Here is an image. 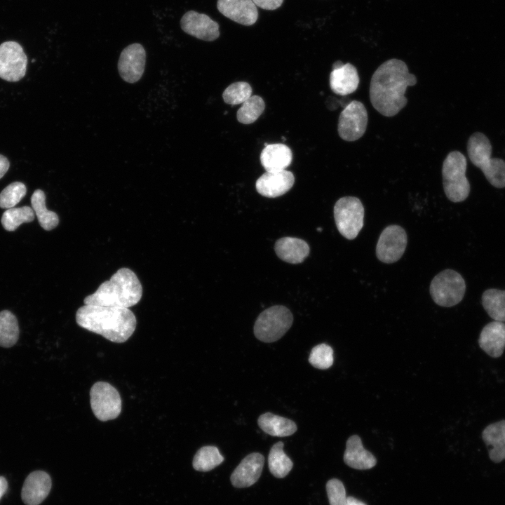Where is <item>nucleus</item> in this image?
<instances>
[{"label":"nucleus","mask_w":505,"mask_h":505,"mask_svg":"<svg viewBox=\"0 0 505 505\" xmlns=\"http://www.w3.org/2000/svg\"><path fill=\"white\" fill-rule=\"evenodd\" d=\"M417 83L415 75L409 72L403 60L393 58L383 62L373 73L370 84V100L382 115L397 114L408 102L405 96L408 86Z\"/></svg>","instance_id":"obj_1"},{"label":"nucleus","mask_w":505,"mask_h":505,"mask_svg":"<svg viewBox=\"0 0 505 505\" xmlns=\"http://www.w3.org/2000/svg\"><path fill=\"white\" fill-rule=\"evenodd\" d=\"M77 324L107 339L122 343L136 328V318L128 308L84 304L76 313Z\"/></svg>","instance_id":"obj_2"},{"label":"nucleus","mask_w":505,"mask_h":505,"mask_svg":"<svg viewBox=\"0 0 505 505\" xmlns=\"http://www.w3.org/2000/svg\"><path fill=\"white\" fill-rule=\"evenodd\" d=\"M142 295V287L137 275L128 268H121L97 290L86 296L84 304L128 308L137 304Z\"/></svg>","instance_id":"obj_3"},{"label":"nucleus","mask_w":505,"mask_h":505,"mask_svg":"<svg viewBox=\"0 0 505 505\" xmlns=\"http://www.w3.org/2000/svg\"><path fill=\"white\" fill-rule=\"evenodd\" d=\"M467 152L471 163L483 171L492 186L505 187V161L499 158L491 159L492 145L484 134L477 132L470 136Z\"/></svg>","instance_id":"obj_4"},{"label":"nucleus","mask_w":505,"mask_h":505,"mask_svg":"<svg viewBox=\"0 0 505 505\" xmlns=\"http://www.w3.org/2000/svg\"><path fill=\"white\" fill-rule=\"evenodd\" d=\"M466 159L458 151L450 152L442 167L443 184L447 198L454 203L467 198L471 187L466 177Z\"/></svg>","instance_id":"obj_5"},{"label":"nucleus","mask_w":505,"mask_h":505,"mask_svg":"<svg viewBox=\"0 0 505 505\" xmlns=\"http://www.w3.org/2000/svg\"><path fill=\"white\" fill-rule=\"evenodd\" d=\"M292 314L284 306H273L263 311L254 325L257 339L265 343L274 342L281 339L290 328Z\"/></svg>","instance_id":"obj_6"},{"label":"nucleus","mask_w":505,"mask_h":505,"mask_svg":"<svg viewBox=\"0 0 505 505\" xmlns=\"http://www.w3.org/2000/svg\"><path fill=\"white\" fill-rule=\"evenodd\" d=\"M466 291V283L460 274L445 269L438 274L430 284V294L438 305L450 307L459 303Z\"/></svg>","instance_id":"obj_7"},{"label":"nucleus","mask_w":505,"mask_h":505,"mask_svg":"<svg viewBox=\"0 0 505 505\" xmlns=\"http://www.w3.org/2000/svg\"><path fill=\"white\" fill-rule=\"evenodd\" d=\"M334 217L341 235L353 240L363 227L364 207L355 196L342 197L335 204Z\"/></svg>","instance_id":"obj_8"},{"label":"nucleus","mask_w":505,"mask_h":505,"mask_svg":"<svg viewBox=\"0 0 505 505\" xmlns=\"http://www.w3.org/2000/svg\"><path fill=\"white\" fill-rule=\"evenodd\" d=\"M92 411L100 421L116 418L121 411V399L118 391L105 382L95 383L90 391Z\"/></svg>","instance_id":"obj_9"},{"label":"nucleus","mask_w":505,"mask_h":505,"mask_svg":"<svg viewBox=\"0 0 505 505\" xmlns=\"http://www.w3.org/2000/svg\"><path fill=\"white\" fill-rule=\"evenodd\" d=\"M368 121L365 105L360 101L352 100L339 114L337 125L339 137L348 142L358 140L366 130Z\"/></svg>","instance_id":"obj_10"},{"label":"nucleus","mask_w":505,"mask_h":505,"mask_svg":"<svg viewBox=\"0 0 505 505\" xmlns=\"http://www.w3.org/2000/svg\"><path fill=\"white\" fill-rule=\"evenodd\" d=\"M27 58L22 46L9 41L0 45V78L16 82L22 79L27 71Z\"/></svg>","instance_id":"obj_11"},{"label":"nucleus","mask_w":505,"mask_h":505,"mask_svg":"<svg viewBox=\"0 0 505 505\" xmlns=\"http://www.w3.org/2000/svg\"><path fill=\"white\" fill-rule=\"evenodd\" d=\"M407 243L408 236L403 227L396 224L387 226L379 237L376 255L384 263L396 262L403 255Z\"/></svg>","instance_id":"obj_12"},{"label":"nucleus","mask_w":505,"mask_h":505,"mask_svg":"<svg viewBox=\"0 0 505 505\" xmlns=\"http://www.w3.org/2000/svg\"><path fill=\"white\" fill-rule=\"evenodd\" d=\"M146 52L144 47L137 43L126 47L121 53L118 70L123 81L133 83L138 81L144 71Z\"/></svg>","instance_id":"obj_13"},{"label":"nucleus","mask_w":505,"mask_h":505,"mask_svg":"<svg viewBox=\"0 0 505 505\" xmlns=\"http://www.w3.org/2000/svg\"><path fill=\"white\" fill-rule=\"evenodd\" d=\"M182 29L187 34L198 39L212 41L220 36V26L204 13L189 11L181 18Z\"/></svg>","instance_id":"obj_14"},{"label":"nucleus","mask_w":505,"mask_h":505,"mask_svg":"<svg viewBox=\"0 0 505 505\" xmlns=\"http://www.w3.org/2000/svg\"><path fill=\"white\" fill-rule=\"evenodd\" d=\"M264 458L258 452H252L244 457L231 475L233 486L248 487L260 478L264 466Z\"/></svg>","instance_id":"obj_15"},{"label":"nucleus","mask_w":505,"mask_h":505,"mask_svg":"<svg viewBox=\"0 0 505 505\" xmlns=\"http://www.w3.org/2000/svg\"><path fill=\"white\" fill-rule=\"evenodd\" d=\"M295 177L286 170L266 172L256 182L257 192L269 198H276L285 194L293 186Z\"/></svg>","instance_id":"obj_16"},{"label":"nucleus","mask_w":505,"mask_h":505,"mask_svg":"<svg viewBox=\"0 0 505 505\" xmlns=\"http://www.w3.org/2000/svg\"><path fill=\"white\" fill-rule=\"evenodd\" d=\"M218 11L230 20L245 26L255 24L258 18L252 0H217Z\"/></svg>","instance_id":"obj_17"},{"label":"nucleus","mask_w":505,"mask_h":505,"mask_svg":"<svg viewBox=\"0 0 505 505\" xmlns=\"http://www.w3.org/2000/svg\"><path fill=\"white\" fill-rule=\"evenodd\" d=\"M51 488V479L45 471H36L25 479L21 492L26 505H39L48 496Z\"/></svg>","instance_id":"obj_18"},{"label":"nucleus","mask_w":505,"mask_h":505,"mask_svg":"<svg viewBox=\"0 0 505 505\" xmlns=\"http://www.w3.org/2000/svg\"><path fill=\"white\" fill-rule=\"evenodd\" d=\"M478 344L491 357L501 356L505 348V323L494 321L485 325L480 334Z\"/></svg>","instance_id":"obj_19"},{"label":"nucleus","mask_w":505,"mask_h":505,"mask_svg":"<svg viewBox=\"0 0 505 505\" xmlns=\"http://www.w3.org/2000/svg\"><path fill=\"white\" fill-rule=\"evenodd\" d=\"M359 81L356 67L349 62L332 67L330 75V88L333 93L339 95H347L355 92Z\"/></svg>","instance_id":"obj_20"},{"label":"nucleus","mask_w":505,"mask_h":505,"mask_svg":"<svg viewBox=\"0 0 505 505\" xmlns=\"http://www.w3.org/2000/svg\"><path fill=\"white\" fill-rule=\"evenodd\" d=\"M343 459L347 466L358 470L370 469L377 464L375 456L363 447L357 435L350 436L346 440Z\"/></svg>","instance_id":"obj_21"},{"label":"nucleus","mask_w":505,"mask_h":505,"mask_svg":"<svg viewBox=\"0 0 505 505\" xmlns=\"http://www.w3.org/2000/svg\"><path fill=\"white\" fill-rule=\"evenodd\" d=\"M292 160L291 149L283 144H271L261 152L260 162L267 172L285 170Z\"/></svg>","instance_id":"obj_22"},{"label":"nucleus","mask_w":505,"mask_h":505,"mask_svg":"<svg viewBox=\"0 0 505 505\" xmlns=\"http://www.w3.org/2000/svg\"><path fill=\"white\" fill-rule=\"evenodd\" d=\"M275 252L282 260L291 263L302 262L309 254V246L306 241L298 238L283 237L275 243Z\"/></svg>","instance_id":"obj_23"},{"label":"nucleus","mask_w":505,"mask_h":505,"mask_svg":"<svg viewBox=\"0 0 505 505\" xmlns=\"http://www.w3.org/2000/svg\"><path fill=\"white\" fill-rule=\"evenodd\" d=\"M482 437L492 462L498 463L505 459V420L488 425L483 430Z\"/></svg>","instance_id":"obj_24"},{"label":"nucleus","mask_w":505,"mask_h":505,"mask_svg":"<svg viewBox=\"0 0 505 505\" xmlns=\"http://www.w3.org/2000/svg\"><path fill=\"white\" fill-rule=\"evenodd\" d=\"M257 424L264 432L277 437L291 436L297 429L296 424L292 420L271 412L261 415L258 417Z\"/></svg>","instance_id":"obj_25"},{"label":"nucleus","mask_w":505,"mask_h":505,"mask_svg":"<svg viewBox=\"0 0 505 505\" xmlns=\"http://www.w3.org/2000/svg\"><path fill=\"white\" fill-rule=\"evenodd\" d=\"M31 204L39 223L43 229L50 231L58 226L59 217L55 212L47 209L46 195L41 189L34 191L31 196Z\"/></svg>","instance_id":"obj_26"},{"label":"nucleus","mask_w":505,"mask_h":505,"mask_svg":"<svg viewBox=\"0 0 505 505\" xmlns=\"http://www.w3.org/2000/svg\"><path fill=\"white\" fill-rule=\"evenodd\" d=\"M482 304L492 319L505 323V290H486L482 295Z\"/></svg>","instance_id":"obj_27"},{"label":"nucleus","mask_w":505,"mask_h":505,"mask_svg":"<svg viewBox=\"0 0 505 505\" xmlns=\"http://www.w3.org/2000/svg\"><path fill=\"white\" fill-rule=\"evenodd\" d=\"M268 464L271 473L278 478L285 477L292 469V460L283 452V442H277L271 447Z\"/></svg>","instance_id":"obj_28"},{"label":"nucleus","mask_w":505,"mask_h":505,"mask_svg":"<svg viewBox=\"0 0 505 505\" xmlns=\"http://www.w3.org/2000/svg\"><path fill=\"white\" fill-rule=\"evenodd\" d=\"M19 337V327L16 317L8 310L0 312V346L11 347Z\"/></svg>","instance_id":"obj_29"},{"label":"nucleus","mask_w":505,"mask_h":505,"mask_svg":"<svg viewBox=\"0 0 505 505\" xmlns=\"http://www.w3.org/2000/svg\"><path fill=\"white\" fill-rule=\"evenodd\" d=\"M224 461L223 456L215 446L207 445L201 447L195 454L192 465L198 471H209L219 466Z\"/></svg>","instance_id":"obj_30"},{"label":"nucleus","mask_w":505,"mask_h":505,"mask_svg":"<svg viewBox=\"0 0 505 505\" xmlns=\"http://www.w3.org/2000/svg\"><path fill=\"white\" fill-rule=\"evenodd\" d=\"M34 213L29 206L11 208L3 213L1 222L6 230L12 231L22 223L32 222L34 219Z\"/></svg>","instance_id":"obj_31"},{"label":"nucleus","mask_w":505,"mask_h":505,"mask_svg":"<svg viewBox=\"0 0 505 505\" xmlns=\"http://www.w3.org/2000/svg\"><path fill=\"white\" fill-rule=\"evenodd\" d=\"M265 108L264 100L258 95H252L243 102L237 112L238 121L243 124L254 123L262 114Z\"/></svg>","instance_id":"obj_32"},{"label":"nucleus","mask_w":505,"mask_h":505,"mask_svg":"<svg viewBox=\"0 0 505 505\" xmlns=\"http://www.w3.org/2000/svg\"><path fill=\"white\" fill-rule=\"evenodd\" d=\"M251 96L252 88L249 83L244 81L230 84L222 94L224 101L231 105L243 103Z\"/></svg>","instance_id":"obj_33"},{"label":"nucleus","mask_w":505,"mask_h":505,"mask_svg":"<svg viewBox=\"0 0 505 505\" xmlns=\"http://www.w3.org/2000/svg\"><path fill=\"white\" fill-rule=\"evenodd\" d=\"M27 188L22 182H14L8 184L0 193V208H13L25 196Z\"/></svg>","instance_id":"obj_34"},{"label":"nucleus","mask_w":505,"mask_h":505,"mask_svg":"<svg viewBox=\"0 0 505 505\" xmlns=\"http://www.w3.org/2000/svg\"><path fill=\"white\" fill-rule=\"evenodd\" d=\"M309 362L316 368L325 370L333 363V350L330 346L322 343L312 348Z\"/></svg>","instance_id":"obj_35"},{"label":"nucleus","mask_w":505,"mask_h":505,"mask_svg":"<svg viewBox=\"0 0 505 505\" xmlns=\"http://www.w3.org/2000/svg\"><path fill=\"white\" fill-rule=\"evenodd\" d=\"M326 492L330 505H347V497L342 482L332 478L326 483Z\"/></svg>","instance_id":"obj_36"},{"label":"nucleus","mask_w":505,"mask_h":505,"mask_svg":"<svg viewBox=\"0 0 505 505\" xmlns=\"http://www.w3.org/2000/svg\"><path fill=\"white\" fill-rule=\"evenodd\" d=\"M253 3L264 10H276L279 8L283 0H252Z\"/></svg>","instance_id":"obj_37"},{"label":"nucleus","mask_w":505,"mask_h":505,"mask_svg":"<svg viewBox=\"0 0 505 505\" xmlns=\"http://www.w3.org/2000/svg\"><path fill=\"white\" fill-rule=\"evenodd\" d=\"M10 167V163L8 159L0 154V179L4 177Z\"/></svg>","instance_id":"obj_38"},{"label":"nucleus","mask_w":505,"mask_h":505,"mask_svg":"<svg viewBox=\"0 0 505 505\" xmlns=\"http://www.w3.org/2000/svg\"><path fill=\"white\" fill-rule=\"evenodd\" d=\"M8 488V483L5 478L0 476V499L5 494Z\"/></svg>","instance_id":"obj_39"},{"label":"nucleus","mask_w":505,"mask_h":505,"mask_svg":"<svg viewBox=\"0 0 505 505\" xmlns=\"http://www.w3.org/2000/svg\"><path fill=\"white\" fill-rule=\"evenodd\" d=\"M347 505H367L354 497H347Z\"/></svg>","instance_id":"obj_40"}]
</instances>
